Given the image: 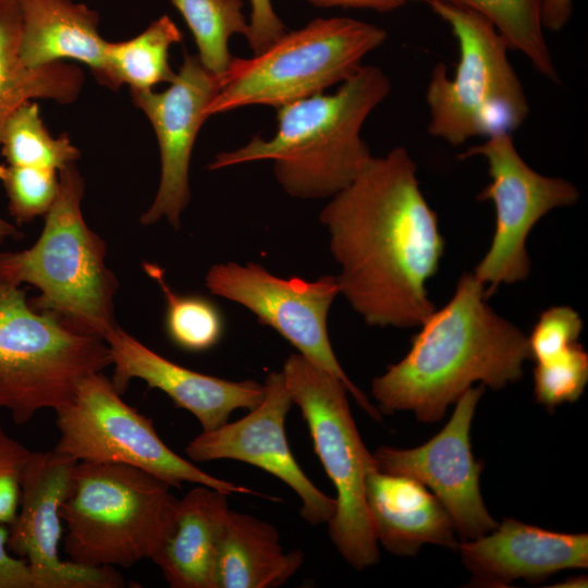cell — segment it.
Listing matches in <instances>:
<instances>
[{"instance_id": "cell-13", "label": "cell", "mask_w": 588, "mask_h": 588, "mask_svg": "<svg viewBox=\"0 0 588 588\" xmlns=\"http://www.w3.org/2000/svg\"><path fill=\"white\" fill-rule=\"evenodd\" d=\"M77 461L57 452H32L21 481L19 510L10 524L8 550L23 559L35 588H120L114 567H89L61 560L60 506L66 499Z\"/></svg>"}, {"instance_id": "cell-11", "label": "cell", "mask_w": 588, "mask_h": 588, "mask_svg": "<svg viewBox=\"0 0 588 588\" xmlns=\"http://www.w3.org/2000/svg\"><path fill=\"white\" fill-rule=\"evenodd\" d=\"M205 284L213 295L250 310L298 350L309 362L341 380L360 407L373 419L381 414L350 380L332 350L327 328L330 306L340 294L336 275L315 281L273 275L261 265L217 264L209 268Z\"/></svg>"}, {"instance_id": "cell-29", "label": "cell", "mask_w": 588, "mask_h": 588, "mask_svg": "<svg viewBox=\"0 0 588 588\" xmlns=\"http://www.w3.org/2000/svg\"><path fill=\"white\" fill-rule=\"evenodd\" d=\"M0 182L9 199V210L19 224L45 216L60 191L59 172L51 169L0 164Z\"/></svg>"}, {"instance_id": "cell-24", "label": "cell", "mask_w": 588, "mask_h": 588, "mask_svg": "<svg viewBox=\"0 0 588 588\" xmlns=\"http://www.w3.org/2000/svg\"><path fill=\"white\" fill-rule=\"evenodd\" d=\"M182 37L175 23L162 15L134 38L107 41L106 86L118 90L127 84L131 90H148L162 82L172 84L177 73L170 68L169 49Z\"/></svg>"}, {"instance_id": "cell-36", "label": "cell", "mask_w": 588, "mask_h": 588, "mask_svg": "<svg viewBox=\"0 0 588 588\" xmlns=\"http://www.w3.org/2000/svg\"><path fill=\"white\" fill-rule=\"evenodd\" d=\"M573 14V0H543L542 23L546 29L559 32Z\"/></svg>"}, {"instance_id": "cell-34", "label": "cell", "mask_w": 588, "mask_h": 588, "mask_svg": "<svg viewBox=\"0 0 588 588\" xmlns=\"http://www.w3.org/2000/svg\"><path fill=\"white\" fill-rule=\"evenodd\" d=\"M10 529L0 524V588H35L27 563L8 550Z\"/></svg>"}, {"instance_id": "cell-14", "label": "cell", "mask_w": 588, "mask_h": 588, "mask_svg": "<svg viewBox=\"0 0 588 588\" xmlns=\"http://www.w3.org/2000/svg\"><path fill=\"white\" fill-rule=\"evenodd\" d=\"M483 391V384L466 390L444 428L426 443L413 449L380 446L372 453L378 470L407 476L426 486L445 507L464 540L483 536L498 525L482 501L483 464L474 458L469 437Z\"/></svg>"}, {"instance_id": "cell-4", "label": "cell", "mask_w": 588, "mask_h": 588, "mask_svg": "<svg viewBox=\"0 0 588 588\" xmlns=\"http://www.w3.org/2000/svg\"><path fill=\"white\" fill-rule=\"evenodd\" d=\"M60 191L44 216L36 243L0 253V275L39 295L28 303L66 328L105 340L119 324L114 317L115 274L106 265V242L85 222V184L75 162L59 171Z\"/></svg>"}, {"instance_id": "cell-32", "label": "cell", "mask_w": 588, "mask_h": 588, "mask_svg": "<svg viewBox=\"0 0 588 588\" xmlns=\"http://www.w3.org/2000/svg\"><path fill=\"white\" fill-rule=\"evenodd\" d=\"M30 454L0 425V524L10 525L16 516L22 476Z\"/></svg>"}, {"instance_id": "cell-33", "label": "cell", "mask_w": 588, "mask_h": 588, "mask_svg": "<svg viewBox=\"0 0 588 588\" xmlns=\"http://www.w3.org/2000/svg\"><path fill=\"white\" fill-rule=\"evenodd\" d=\"M249 1L252 12L246 38L253 54H258L287 30L282 20L275 13L271 0Z\"/></svg>"}, {"instance_id": "cell-15", "label": "cell", "mask_w": 588, "mask_h": 588, "mask_svg": "<svg viewBox=\"0 0 588 588\" xmlns=\"http://www.w3.org/2000/svg\"><path fill=\"white\" fill-rule=\"evenodd\" d=\"M264 400L243 418L203 431L185 448L189 461L234 460L254 465L286 483L301 500V516L310 525L327 524L335 499L323 493L295 461L285 433L293 404L282 371L270 372Z\"/></svg>"}, {"instance_id": "cell-26", "label": "cell", "mask_w": 588, "mask_h": 588, "mask_svg": "<svg viewBox=\"0 0 588 588\" xmlns=\"http://www.w3.org/2000/svg\"><path fill=\"white\" fill-rule=\"evenodd\" d=\"M185 20L198 48L203 66L216 76L222 75L233 57L229 51L232 35L246 37L249 22L242 0H170Z\"/></svg>"}, {"instance_id": "cell-9", "label": "cell", "mask_w": 588, "mask_h": 588, "mask_svg": "<svg viewBox=\"0 0 588 588\" xmlns=\"http://www.w3.org/2000/svg\"><path fill=\"white\" fill-rule=\"evenodd\" d=\"M282 372L336 491L335 511L327 523L331 541L355 569L372 566L380 555L367 507L366 477L377 466L353 419L347 390L299 353L286 358Z\"/></svg>"}, {"instance_id": "cell-12", "label": "cell", "mask_w": 588, "mask_h": 588, "mask_svg": "<svg viewBox=\"0 0 588 588\" xmlns=\"http://www.w3.org/2000/svg\"><path fill=\"white\" fill-rule=\"evenodd\" d=\"M474 156L486 159L491 179L477 198L492 201L495 210L491 245L474 271L487 286L488 297L499 285L523 281L529 275L526 252L529 232L552 209L574 205L579 193L573 183L531 169L518 154L512 133H493L460 158Z\"/></svg>"}, {"instance_id": "cell-28", "label": "cell", "mask_w": 588, "mask_h": 588, "mask_svg": "<svg viewBox=\"0 0 588 588\" xmlns=\"http://www.w3.org/2000/svg\"><path fill=\"white\" fill-rule=\"evenodd\" d=\"M143 269L164 295V327L170 340L188 352H204L218 344L223 334L220 309L204 296L175 293L156 264L144 262Z\"/></svg>"}, {"instance_id": "cell-23", "label": "cell", "mask_w": 588, "mask_h": 588, "mask_svg": "<svg viewBox=\"0 0 588 588\" xmlns=\"http://www.w3.org/2000/svg\"><path fill=\"white\" fill-rule=\"evenodd\" d=\"M21 29L17 0H0V134L8 119L25 102L50 99L72 103L84 84L82 69L65 61L38 68L26 65L20 53Z\"/></svg>"}, {"instance_id": "cell-18", "label": "cell", "mask_w": 588, "mask_h": 588, "mask_svg": "<svg viewBox=\"0 0 588 588\" xmlns=\"http://www.w3.org/2000/svg\"><path fill=\"white\" fill-rule=\"evenodd\" d=\"M461 559L479 587L516 579L541 581L556 572L587 568L588 535L563 534L505 518L490 532L458 544Z\"/></svg>"}, {"instance_id": "cell-21", "label": "cell", "mask_w": 588, "mask_h": 588, "mask_svg": "<svg viewBox=\"0 0 588 588\" xmlns=\"http://www.w3.org/2000/svg\"><path fill=\"white\" fill-rule=\"evenodd\" d=\"M21 13L20 53L30 68L66 59L85 63L107 85L106 46L98 32L99 14L74 0H17Z\"/></svg>"}, {"instance_id": "cell-17", "label": "cell", "mask_w": 588, "mask_h": 588, "mask_svg": "<svg viewBox=\"0 0 588 588\" xmlns=\"http://www.w3.org/2000/svg\"><path fill=\"white\" fill-rule=\"evenodd\" d=\"M105 341L112 358L111 382L121 395L132 379L144 380L192 413L203 431L221 427L234 411H250L264 400V383L230 381L191 370L154 352L119 326Z\"/></svg>"}, {"instance_id": "cell-2", "label": "cell", "mask_w": 588, "mask_h": 588, "mask_svg": "<svg viewBox=\"0 0 588 588\" xmlns=\"http://www.w3.org/2000/svg\"><path fill=\"white\" fill-rule=\"evenodd\" d=\"M487 298L475 274L463 273L452 298L420 324L405 357L372 380L379 412L407 411L434 422L474 382L497 390L522 378L530 358L527 336Z\"/></svg>"}, {"instance_id": "cell-22", "label": "cell", "mask_w": 588, "mask_h": 588, "mask_svg": "<svg viewBox=\"0 0 588 588\" xmlns=\"http://www.w3.org/2000/svg\"><path fill=\"white\" fill-rule=\"evenodd\" d=\"M303 562L301 550H283L271 524L230 510L220 540L217 588L279 587Z\"/></svg>"}, {"instance_id": "cell-19", "label": "cell", "mask_w": 588, "mask_h": 588, "mask_svg": "<svg viewBox=\"0 0 588 588\" xmlns=\"http://www.w3.org/2000/svg\"><path fill=\"white\" fill-rule=\"evenodd\" d=\"M366 501L377 542L389 552L413 556L426 543L457 550L448 511L421 482L376 468L366 477Z\"/></svg>"}, {"instance_id": "cell-31", "label": "cell", "mask_w": 588, "mask_h": 588, "mask_svg": "<svg viewBox=\"0 0 588 588\" xmlns=\"http://www.w3.org/2000/svg\"><path fill=\"white\" fill-rule=\"evenodd\" d=\"M583 330V319L569 306H553L541 313L527 338L530 358L546 362L576 342Z\"/></svg>"}, {"instance_id": "cell-7", "label": "cell", "mask_w": 588, "mask_h": 588, "mask_svg": "<svg viewBox=\"0 0 588 588\" xmlns=\"http://www.w3.org/2000/svg\"><path fill=\"white\" fill-rule=\"evenodd\" d=\"M424 1L450 26L460 52L453 78L444 64L432 70L426 91L428 133L458 146L477 136L518 128L529 105L505 40L471 10L445 0Z\"/></svg>"}, {"instance_id": "cell-5", "label": "cell", "mask_w": 588, "mask_h": 588, "mask_svg": "<svg viewBox=\"0 0 588 588\" xmlns=\"http://www.w3.org/2000/svg\"><path fill=\"white\" fill-rule=\"evenodd\" d=\"M143 469L77 462L60 506L68 560L89 567H132L156 554L173 528L179 499Z\"/></svg>"}, {"instance_id": "cell-1", "label": "cell", "mask_w": 588, "mask_h": 588, "mask_svg": "<svg viewBox=\"0 0 588 588\" xmlns=\"http://www.w3.org/2000/svg\"><path fill=\"white\" fill-rule=\"evenodd\" d=\"M404 147L372 157L319 215L341 267L340 294L369 326H420L436 309L427 282L444 253L437 213Z\"/></svg>"}, {"instance_id": "cell-8", "label": "cell", "mask_w": 588, "mask_h": 588, "mask_svg": "<svg viewBox=\"0 0 588 588\" xmlns=\"http://www.w3.org/2000/svg\"><path fill=\"white\" fill-rule=\"evenodd\" d=\"M109 366L105 340L34 310L25 290L0 275V408L15 424L69 404L85 378Z\"/></svg>"}, {"instance_id": "cell-16", "label": "cell", "mask_w": 588, "mask_h": 588, "mask_svg": "<svg viewBox=\"0 0 588 588\" xmlns=\"http://www.w3.org/2000/svg\"><path fill=\"white\" fill-rule=\"evenodd\" d=\"M218 89V76L206 70L197 56L184 54L176 79L164 91L131 90L134 103L147 115L159 145L160 183L156 197L140 216L143 225L166 218L181 226V215L191 199L189 162L206 109Z\"/></svg>"}, {"instance_id": "cell-35", "label": "cell", "mask_w": 588, "mask_h": 588, "mask_svg": "<svg viewBox=\"0 0 588 588\" xmlns=\"http://www.w3.org/2000/svg\"><path fill=\"white\" fill-rule=\"evenodd\" d=\"M315 7L320 8H352L368 9L377 12H390L411 1L417 0H307Z\"/></svg>"}, {"instance_id": "cell-20", "label": "cell", "mask_w": 588, "mask_h": 588, "mask_svg": "<svg viewBox=\"0 0 588 588\" xmlns=\"http://www.w3.org/2000/svg\"><path fill=\"white\" fill-rule=\"evenodd\" d=\"M229 494L198 485L177 502L174 525L151 561L173 588H217Z\"/></svg>"}, {"instance_id": "cell-38", "label": "cell", "mask_w": 588, "mask_h": 588, "mask_svg": "<svg viewBox=\"0 0 588 588\" xmlns=\"http://www.w3.org/2000/svg\"><path fill=\"white\" fill-rule=\"evenodd\" d=\"M564 585H558L559 587H587V577L569 578ZM556 587V586H555Z\"/></svg>"}, {"instance_id": "cell-30", "label": "cell", "mask_w": 588, "mask_h": 588, "mask_svg": "<svg viewBox=\"0 0 588 588\" xmlns=\"http://www.w3.org/2000/svg\"><path fill=\"white\" fill-rule=\"evenodd\" d=\"M534 382L537 402L549 411L577 401L588 382L587 352L575 342L551 359L537 363Z\"/></svg>"}, {"instance_id": "cell-27", "label": "cell", "mask_w": 588, "mask_h": 588, "mask_svg": "<svg viewBox=\"0 0 588 588\" xmlns=\"http://www.w3.org/2000/svg\"><path fill=\"white\" fill-rule=\"evenodd\" d=\"M0 146L7 163L58 172L81 157L68 135L51 136L35 101L25 102L8 119Z\"/></svg>"}, {"instance_id": "cell-37", "label": "cell", "mask_w": 588, "mask_h": 588, "mask_svg": "<svg viewBox=\"0 0 588 588\" xmlns=\"http://www.w3.org/2000/svg\"><path fill=\"white\" fill-rule=\"evenodd\" d=\"M22 233L10 222L0 217V244L7 238H21Z\"/></svg>"}, {"instance_id": "cell-25", "label": "cell", "mask_w": 588, "mask_h": 588, "mask_svg": "<svg viewBox=\"0 0 588 588\" xmlns=\"http://www.w3.org/2000/svg\"><path fill=\"white\" fill-rule=\"evenodd\" d=\"M487 19L510 49L522 52L546 78L560 83L544 36L543 0H445Z\"/></svg>"}, {"instance_id": "cell-6", "label": "cell", "mask_w": 588, "mask_h": 588, "mask_svg": "<svg viewBox=\"0 0 588 588\" xmlns=\"http://www.w3.org/2000/svg\"><path fill=\"white\" fill-rule=\"evenodd\" d=\"M385 38L384 29L367 22L315 19L299 29L285 32L249 59L233 57L218 76V89L206 115L254 105L278 109L321 94L354 75L363 59Z\"/></svg>"}, {"instance_id": "cell-3", "label": "cell", "mask_w": 588, "mask_h": 588, "mask_svg": "<svg viewBox=\"0 0 588 588\" xmlns=\"http://www.w3.org/2000/svg\"><path fill=\"white\" fill-rule=\"evenodd\" d=\"M390 89L381 69L362 65L334 94H316L278 108L271 138L254 136L236 150L218 154L207 168L272 160L274 176L290 196L331 198L371 160L360 131Z\"/></svg>"}, {"instance_id": "cell-10", "label": "cell", "mask_w": 588, "mask_h": 588, "mask_svg": "<svg viewBox=\"0 0 588 588\" xmlns=\"http://www.w3.org/2000/svg\"><path fill=\"white\" fill-rule=\"evenodd\" d=\"M56 415L60 439L53 450L77 462L133 466L176 489L192 482L229 495L253 493L249 488L204 471L168 448L154 421L127 405L102 371L85 378L73 400Z\"/></svg>"}]
</instances>
